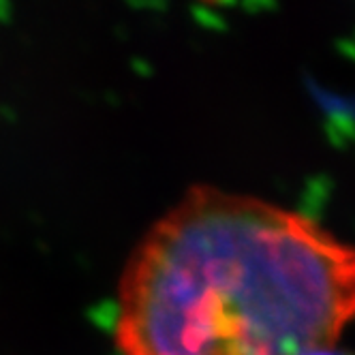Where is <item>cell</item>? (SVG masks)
<instances>
[{"label":"cell","mask_w":355,"mask_h":355,"mask_svg":"<svg viewBox=\"0 0 355 355\" xmlns=\"http://www.w3.org/2000/svg\"><path fill=\"white\" fill-rule=\"evenodd\" d=\"M355 319V248L248 195L191 189L120 281L122 355H309Z\"/></svg>","instance_id":"1"},{"label":"cell","mask_w":355,"mask_h":355,"mask_svg":"<svg viewBox=\"0 0 355 355\" xmlns=\"http://www.w3.org/2000/svg\"><path fill=\"white\" fill-rule=\"evenodd\" d=\"M11 5L5 3V0H0V21H9L11 19Z\"/></svg>","instance_id":"2"},{"label":"cell","mask_w":355,"mask_h":355,"mask_svg":"<svg viewBox=\"0 0 355 355\" xmlns=\"http://www.w3.org/2000/svg\"><path fill=\"white\" fill-rule=\"evenodd\" d=\"M309 355H347V353H340V351H334V349H325V351H315V353H309Z\"/></svg>","instance_id":"3"}]
</instances>
